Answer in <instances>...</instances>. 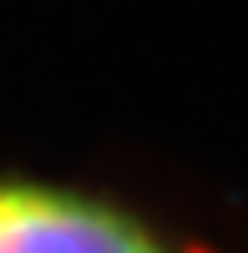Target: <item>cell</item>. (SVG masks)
Returning <instances> with one entry per match:
<instances>
[{
  "label": "cell",
  "instance_id": "cell-1",
  "mask_svg": "<svg viewBox=\"0 0 248 253\" xmlns=\"http://www.w3.org/2000/svg\"><path fill=\"white\" fill-rule=\"evenodd\" d=\"M0 253H223L117 193L0 172Z\"/></svg>",
  "mask_w": 248,
  "mask_h": 253
}]
</instances>
